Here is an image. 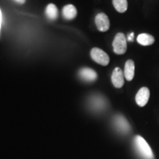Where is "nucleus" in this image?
I'll return each mask as SVG.
<instances>
[{"mask_svg":"<svg viewBox=\"0 0 159 159\" xmlns=\"http://www.w3.org/2000/svg\"><path fill=\"white\" fill-rule=\"evenodd\" d=\"M16 2L19 3V4H21V5H23V4L25 3L26 0H14Z\"/></svg>","mask_w":159,"mask_h":159,"instance_id":"obj_17","label":"nucleus"},{"mask_svg":"<svg viewBox=\"0 0 159 159\" xmlns=\"http://www.w3.org/2000/svg\"><path fill=\"white\" fill-rule=\"evenodd\" d=\"M137 41L142 46H150L155 42V38L148 33H142L137 37Z\"/></svg>","mask_w":159,"mask_h":159,"instance_id":"obj_12","label":"nucleus"},{"mask_svg":"<svg viewBox=\"0 0 159 159\" xmlns=\"http://www.w3.org/2000/svg\"><path fill=\"white\" fill-rule=\"evenodd\" d=\"M150 92L148 88L147 87H142L139 89L136 95L135 99H136V104L140 107H144L148 102L150 99Z\"/></svg>","mask_w":159,"mask_h":159,"instance_id":"obj_6","label":"nucleus"},{"mask_svg":"<svg viewBox=\"0 0 159 159\" xmlns=\"http://www.w3.org/2000/svg\"><path fill=\"white\" fill-rule=\"evenodd\" d=\"M113 5L119 13H125L128 10V1L127 0H113Z\"/></svg>","mask_w":159,"mask_h":159,"instance_id":"obj_14","label":"nucleus"},{"mask_svg":"<svg viewBox=\"0 0 159 159\" xmlns=\"http://www.w3.org/2000/svg\"><path fill=\"white\" fill-rule=\"evenodd\" d=\"M45 14L47 19L51 21H55L58 17V10L56 5L54 4L50 3L47 6L45 10Z\"/></svg>","mask_w":159,"mask_h":159,"instance_id":"obj_11","label":"nucleus"},{"mask_svg":"<svg viewBox=\"0 0 159 159\" xmlns=\"http://www.w3.org/2000/svg\"><path fill=\"white\" fill-rule=\"evenodd\" d=\"M111 82L114 87L120 89L125 84V75L122 69L119 67H116L111 75Z\"/></svg>","mask_w":159,"mask_h":159,"instance_id":"obj_7","label":"nucleus"},{"mask_svg":"<svg viewBox=\"0 0 159 159\" xmlns=\"http://www.w3.org/2000/svg\"><path fill=\"white\" fill-rule=\"evenodd\" d=\"M125 78L128 81H131L135 75V63L132 60H128L125 63L124 69Z\"/></svg>","mask_w":159,"mask_h":159,"instance_id":"obj_9","label":"nucleus"},{"mask_svg":"<svg viewBox=\"0 0 159 159\" xmlns=\"http://www.w3.org/2000/svg\"><path fill=\"white\" fill-rule=\"evenodd\" d=\"M134 144L136 152L142 159H154V155L150 145L141 136H136L134 138Z\"/></svg>","mask_w":159,"mask_h":159,"instance_id":"obj_1","label":"nucleus"},{"mask_svg":"<svg viewBox=\"0 0 159 159\" xmlns=\"http://www.w3.org/2000/svg\"><path fill=\"white\" fill-rule=\"evenodd\" d=\"M114 123L116 130L122 134H126L130 131V125L123 116L116 115L114 117Z\"/></svg>","mask_w":159,"mask_h":159,"instance_id":"obj_4","label":"nucleus"},{"mask_svg":"<svg viewBox=\"0 0 159 159\" xmlns=\"http://www.w3.org/2000/svg\"><path fill=\"white\" fill-rule=\"evenodd\" d=\"M77 9L73 5H66L63 7L62 14L66 20H72L77 16Z\"/></svg>","mask_w":159,"mask_h":159,"instance_id":"obj_10","label":"nucleus"},{"mask_svg":"<svg viewBox=\"0 0 159 159\" xmlns=\"http://www.w3.org/2000/svg\"><path fill=\"white\" fill-rule=\"evenodd\" d=\"M90 106L95 111L102 110L105 108V99L100 97H93L90 99Z\"/></svg>","mask_w":159,"mask_h":159,"instance_id":"obj_13","label":"nucleus"},{"mask_svg":"<svg viewBox=\"0 0 159 159\" xmlns=\"http://www.w3.org/2000/svg\"><path fill=\"white\" fill-rule=\"evenodd\" d=\"M95 24L100 32H106L110 28V20L104 13H100L95 17Z\"/></svg>","mask_w":159,"mask_h":159,"instance_id":"obj_5","label":"nucleus"},{"mask_svg":"<svg viewBox=\"0 0 159 159\" xmlns=\"http://www.w3.org/2000/svg\"><path fill=\"white\" fill-rule=\"evenodd\" d=\"M114 53L116 55H123L127 51V39L122 33H118L115 35L112 43Z\"/></svg>","mask_w":159,"mask_h":159,"instance_id":"obj_2","label":"nucleus"},{"mask_svg":"<svg viewBox=\"0 0 159 159\" xmlns=\"http://www.w3.org/2000/svg\"><path fill=\"white\" fill-rule=\"evenodd\" d=\"M91 57L94 61H95L98 64L102 66L108 65L110 62V57L102 49L94 47L91 50Z\"/></svg>","mask_w":159,"mask_h":159,"instance_id":"obj_3","label":"nucleus"},{"mask_svg":"<svg viewBox=\"0 0 159 159\" xmlns=\"http://www.w3.org/2000/svg\"><path fill=\"white\" fill-rule=\"evenodd\" d=\"M80 77L88 82H93L97 79V74L94 70L90 68H83L79 71Z\"/></svg>","mask_w":159,"mask_h":159,"instance_id":"obj_8","label":"nucleus"},{"mask_svg":"<svg viewBox=\"0 0 159 159\" xmlns=\"http://www.w3.org/2000/svg\"><path fill=\"white\" fill-rule=\"evenodd\" d=\"M134 33H131L130 34L128 35V40L129 41H134Z\"/></svg>","mask_w":159,"mask_h":159,"instance_id":"obj_16","label":"nucleus"},{"mask_svg":"<svg viewBox=\"0 0 159 159\" xmlns=\"http://www.w3.org/2000/svg\"><path fill=\"white\" fill-rule=\"evenodd\" d=\"M2 13L1 9H0V35H1V30H2Z\"/></svg>","mask_w":159,"mask_h":159,"instance_id":"obj_15","label":"nucleus"}]
</instances>
